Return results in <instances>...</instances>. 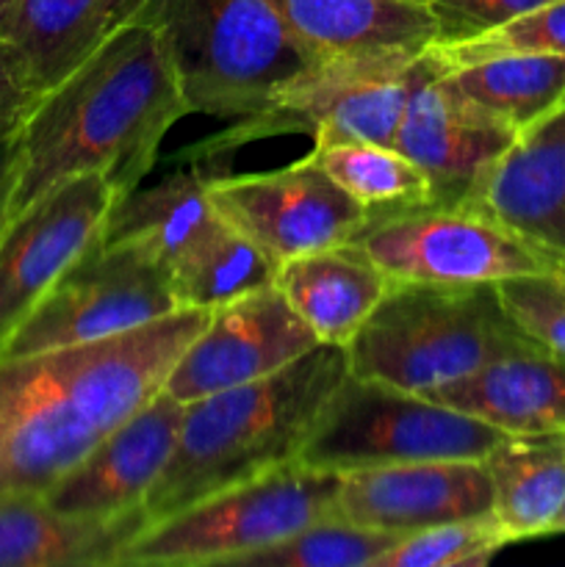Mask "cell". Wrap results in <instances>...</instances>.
Returning a JSON list of instances; mask_svg holds the SVG:
<instances>
[{
	"instance_id": "7a4b0ae2",
	"label": "cell",
	"mask_w": 565,
	"mask_h": 567,
	"mask_svg": "<svg viewBox=\"0 0 565 567\" xmlns=\"http://www.w3.org/2000/svg\"><path fill=\"white\" fill-rule=\"evenodd\" d=\"M186 114L158 31L131 22L31 105L14 136L3 221L81 175L105 177L116 199L125 197Z\"/></svg>"
},
{
	"instance_id": "484cf974",
	"label": "cell",
	"mask_w": 565,
	"mask_h": 567,
	"mask_svg": "<svg viewBox=\"0 0 565 567\" xmlns=\"http://www.w3.org/2000/svg\"><path fill=\"white\" fill-rule=\"evenodd\" d=\"M275 275V260L266 258L225 219L170 269L177 305L197 310H214L244 293L271 286Z\"/></svg>"
},
{
	"instance_id": "277c9868",
	"label": "cell",
	"mask_w": 565,
	"mask_h": 567,
	"mask_svg": "<svg viewBox=\"0 0 565 567\" xmlns=\"http://www.w3.org/2000/svg\"><path fill=\"white\" fill-rule=\"evenodd\" d=\"M343 349L352 377L430 396L496 360L543 347L515 324L496 286L391 282Z\"/></svg>"
},
{
	"instance_id": "f546056e",
	"label": "cell",
	"mask_w": 565,
	"mask_h": 567,
	"mask_svg": "<svg viewBox=\"0 0 565 567\" xmlns=\"http://www.w3.org/2000/svg\"><path fill=\"white\" fill-rule=\"evenodd\" d=\"M424 53L438 72L499 53L565 55V0L537 6L482 37L465 39V42L430 44Z\"/></svg>"
},
{
	"instance_id": "9a60e30c",
	"label": "cell",
	"mask_w": 565,
	"mask_h": 567,
	"mask_svg": "<svg viewBox=\"0 0 565 567\" xmlns=\"http://www.w3.org/2000/svg\"><path fill=\"white\" fill-rule=\"evenodd\" d=\"M493 513L485 460H424L338 474L332 515L371 529L413 535Z\"/></svg>"
},
{
	"instance_id": "d6986e66",
	"label": "cell",
	"mask_w": 565,
	"mask_h": 567,
	"mask_svg": "<svg viewBox=\"0 0 565 567\" xmlns=\"http://www.w3.org/2000/svg\"><path fill=\"white\" fill-rule=\"evenodd\" d=\"M427 399L463 410L504 435L565 432V358L548 349L513 354Z\"/></svg>"
},
{
	"instance_id": "e575fe53",
	"label": "cell",
	"mask_w": 565,
	"mask_h": 567,
	"mask_svg": "<svg viewBox=\"0 0 565 567\" xmlns=\"http://www.w3.org/2000/svg\"><path fill=\"white\" fill-rule=\"evenodd\" d=\"M17 3H20V0H0V37H3L6 25H9V20H11V14H14Z\"/></svg>"
},
{
	"instance_id": "52a82bcc",
	"label": "cell",
	"mask_w": 565,
	"mask_h": 567,
	"mask_svg": "<svg viewBox=\"0 0 565 567\" xmlns=\"http://www.w3.org/2000/svg\"><path fill=\"white\" fill-rule=\"evenodd\" d=\"M421 53L332 55L291 83L269 109L236 120L222 133L188 144L177 161L208 164L249 142L282 133H310L314 147L341 142L397 144Z\"/></svg>"
},
{
	"instance_id": "6da1fadb",
	"label": "cell",
	"mask_w": 565,
	"mask_h": 567,
	"mask_svg": "<svg viewBox=\"0 0 565 567\" xmlns=\"http://www.w3.org/2000/svg\"><path fill=\"white\" fill-rule=\"evenodd\" d=\"M210 310L75 347L0 358V498L44 496L170 377Z\"/></svg>"
},
{
	"instance_id": "d6a6232c",
	"label": "cell",
	"mask_w": 565,
	"mask_h": 567,
	"mask_svg": "<svg viewBox=\"0 0 565 567\" xmlns=\"http://www.w3.org/2000/svg\"><path fill=\"white\" fill-rule=\"evenodd\" d=\"M33 103H37V94L17 78L6 55L0 53V138L14 136L20 131Z\"/></svg>"
},
{
	"instance_id": "ffe728a7",
	"label": "cell",
	"mask_w": 565,
	"mask_h": 567,
	"mask_svg": "<svg viewBox=\"0 0 565 567\" xmlns=\"http://www.w3.org/2000/svg\"><path fill=\"white\" fill-rule=\"evenodd\" d=\"M144 526V509L78 518L42 496L0 498V567H120L122 551Z\"/></svg>"
},
{
	"instance_id": "83f0119b",
	"label": "cell",
	"mask_w": 565,
	"mask_h": 567,
	"mask_svg": "<svg viewBox=\"0 0 565 567\" xmlns=\"http://www.w3.org/2000/svg\"><path fill=\"white\" fill-rule=\"evenodd\" d=\"M402 535L325 515L266 551L253 554L242 567H374Z\"/></svg>"
},
{
	"instance_id": "ac0fdd59",
	"label": "cell",
	"mask_w": 565,
	"mask_h": 567,
	"mask_svg": "<svg viewBox=\"0 0 565 567\" xmlns=\"http://www.w3.org/2000/svg\"><path fill=\"white\" fill-rule=\"evenodd\" d=\"M150 0H20L0 37V53L33 94L81 66L116 31L142 17Z\"/></svg>"
},
{
	"instance_id": "30bf717a",
	"label": "cell",
	"mask_w": 565,
	"mask_h": 567,
	"mask_svg": "<svg viewBox=\"0 0 565 567\" xmlns=\"http://www.w3.org/2000/svg\"><path fill=\"white\" fill-rule=\"evenodd\" d=\"M183 310L170 269L138 244H92L0 343V358L103 341Z\"/></svg>"
},
{
	"instance_id": "5bb4252c",
	"label": "cell",
	"mask_w": 565,
	"mask_h": 567,
	"mask_svg": "<svg viewBox=\"0 0 565 567\" xmlns=\"http://www.w3.org/2000/svg\"><path fill=\"white\" fill-rule=\"evenodd\" d=\"M518 131L454 92L427 53L408 97L393 147L415 164L430 186V203L476 205L487 177L513 147Z\"/></svg>"
},
{
	"instance_id": "3957f363",
	"label": "cell",
	"mask_w": 565,
	"mask_h": 567,
	"mask_svg": "<svg viewBox=\"0 0 565 567\" xmlns=\"http://www.w3.org/2000/svg\"><path fill=\"white\" fill-rule=\"evenodd\" d=\"M347 374V349L319 343L277 374L183 404L175 449L144 498L147 524L294 463Z\"/></svg>"
},
{
	"instance_id": "f1b7e54d",
	"label": "cell",
	"mask_w": 565,
	"mask_h": 567,
	"mask_svg": "<svg viewBox=\"0 0 565 567\" xmlns=\"http://www.w3.org/2000/svg\"><path fill=\"white\" fill-rule=\"evenodd\" d=\"M507 546L513 543L491 513L404 535L374 567H482Z\"/></svg>"
},
{
	"instance_id": "7402d4cb",
	"label": "cell",
	"mask_w": 565,
	"mask_h": 567,
	"mask_svg": "<svg viewBox=\"0 0 565 567\" xmlns=\"http://www.w3.org/2000/svg\"><path fill=\"white\" fill-rule=\"evenodd\" d=\"M316 53H424L435 42L430 6L415 0H266Z\"/></svg>"
},
{
	"instance_id": "4316f807",
	"label": "cell",
	"mask_w": 565,
	"mask_h": 567,
	"mask_svg": "<svg viewBox=\"0 0 565 567\" xmlns=\"http://www.w3.org/2000/svg\"><path fill=\"white\" fill-rule=\"evenodd\" d=\"M308 155L369 214L430 203V186L424 175L397 147L341 142L314 147Z\"/></svg>"
},
{
	"instance_id": "8fae6325",
	"label": "cell",
	"mask_w": 565,
	"mask_h": 567,
	"mask_svg": "<svg viewBox=\"0 0 565 567\" xmlns=\"http://www.w3.org/2000/svg\"><path fill=\"white\" fill-rule=\"evenodd\" d=\"M216 214L277 266L347 244L369 210L343 192L310 155L269 172L210 175Z\"/></svg>"
},
{
	"instance_id": "ba28073f",
	"label": "cell",
	"mask_w": 565,
	"mask_h": 567,
	"mask_svg": "<svg viewBox=\"0 0 565 567\" xmlns=\"http://www.w3.org/2000/svg\"><path fill=\"white\" fill-rule=\"evenodd\" d=\"M504 432L419 393L347 374L310 430L297 463L363 471L424 460H485Z\"/></svg>"
},
{
	"instance_id": "603a6c76",
	"label": "cell",
	"mask_w": 565,
	"mask_h": 567,
	"mask_svg": "<svg viewBox=\"0 0 565 567\" xmlns=\"http://www.w3.org/2000/svg\"><path fill=\"white\" fill-rule=\"evenodd\" d=\"M208 177L203 166L188 164L153 186L133 188L116 199L100 238L105 244H138L172 269L222 221L210 203Z\"/></svg>"
},
{
	"instance_id": "d4e9b609",
	"label": "cell",
	"mask_w": 565,
	"mask_h": 567,
	"mask_svg": "<svg viewBox=\"0 0 565 567\" xmlns=\"http://www.w3.org/2000/svg\"><path fill=\"white\" fill-rule=\"evenodd\" d=\"M438 75L476 109L499 116L518 133L565 100V55L554 53H499Z\"/></svg>"
},
{
	"instance_id": "7c38bea8",
	"label": "cell",
	"mask_w": 565,
	"mask_h": 567,
	"mask_svg": "<svg viewBox=\"0 0 565 567\" xmlns=\"http://www.w3.org/2000/svg\"><path fill=\"white\" fill-rule=\"evenodd\" d=\"M114 203L105 177L81 175L0 225V343L103 236Z\"/></svg>"
},
{
	"instance_id": "74e56055",
	"label": "cell",
	"mask_w": 565,
	"mask_h": 567,
	"mask_svg": "<svg viewBox=\"0 0 565 567\" xmlns=\"http://www.w3.org/2000/svg\"><path fill=\"white\" fill-rule=\"evenodd\" d=\"M415 3H430V0H415Z\"/></svg>"
},
{
	"instance_id": "4dcf8cb0",
	"label": "cell",
	"mask_w": 565,
	"mask_h": 567,
	"mask_svg": "<svg viewBox=\"0 0 565 567\" xmlns=\"http://www.w3.org/2000/svg\"><path fill=\"white\" fill-rule=\"evenodd\" d=\"M515 324L548 352L565 358V277L557 271L510 277L496 282Z\"/></svg>"
},
{
	"instance_id": "8992f818",
	"label": "cell",
	"mask_w": 565,
	"mask_h": 567,
	"mask_svg": "<svg viewBox=\"0 0 565 567\" xmlns=\"http://www.w3.org/2000/svg\"><path fill=\"white\" fill-rule=\"evenodd\" d=\"M336 471L288 463L192 507L150 520L122 551L120 567L242 565L336 507Z\"/></svg>"
},
{
	"instance_id": "e0dca14e",
	"label": "cell",
	"mask_w": 565,
	"mask_h": 567,
	"mask_svg": "<svg viewBox=\"0 0 565 567\" xmlns=\"http://www.w3.org/2000/svg\"><path fill=\"white\" fill-rule=\"evenodd\" d=\"M476 208L548 260L565 258V100L515 136Z\"/></svg>"
},
{
	"instance_id": "4fadbf2b",
	"label": "cell",
	"mask_w": 565,
	"mask_h": 567,
	"mask_svg": "<svg viewBox=\"0 0 565 567\" xmlns=\"http://www.w3.org/2000/svg\"><path fill=\"white\" fill-rule=\"evenodd\" d=\"M314 347L319 338L271 282L210 310L203 330L172 365L164 391L181 404L197 402L277 374Z\"/></svg>"
},
{
	"instance_id": "5b68a950",
	"label": "cell",
	"mask_w": 565,
	"mask_h": 567,
	"mask_svg": "<svg viewBox=\"0 0 565 567\" xmlns=\"http://www.w3.org/2000/svg\"><path fill=\"white\" fill-rule=\"evenodd\" d=\"M138 20L158 31L188 114H258L327 59L266 0H150Z\"/></svg>"
},
{
	"instance_id": "d590c367",
	"label": "cell",
	"mask_w": 565,
	"mask_h": 567,
	"mask_svg": "<svg viewBox=\"0 0 565 567\" xmlns=\"http://www.w3.org/2000/svg\"><path fill=\"white\" fill-rule=\"evenodd\" d=\"M554 535H565V507H563V513H559L557 524H554Z\"/></svg>"
},
{
	"instance_id": "836d02e7",
	"label": "cell",
	"mask_w": 565,
	"mask_h": 567,
	"mask_svg": "<svg viewBox=\"0 0 565 567\" xmlns=\"http://www.w3.org/2000/svg\"><path fill=\"white\" fill-rule=\"evenodd\" d=\"M14 136L0 138V225H3L6 197H9L11 186V169H14Z\"/></svg>"
},
{
	"instance_id": "9c48e42d",
	"label": "cell",
	"mask_w": 565,
	"mask_h": 567,
	"mask_svg": "<svg viewBox=\"0 0 565 567\" xmlns=\"http://www.w3.org/2000/svg\"><path fill=\"white\" fill-rule=\"evenodd\" d=\"M347 244L369 255L391 282L496 286L552 271V260L476 205L421 203L369 214Z\"/></svg>"
},
{
	"instance_id": "cb8c5ba5",
	"label": "cell",
	"mask_w": 565,
	"mask_h": 567,
	"mask_svg": "<svg viewBox=\"0 0 565 567\" xmlns=\"http://www.w3.org/2000/svg\"><path fill=\"white\" fill-rule=\"evenodd\" d=\"M493 518L510 543L554 535L565 507V432L504 435L485 457Z\"/></svg>"
},
{
	"instance_id": "44dd1931",
	"label": "cell",
	"mask_w": 565,
	"mask_h": 567,
	"mask_svg": "<svg viewBox=\"0 0 565 567\" xmlns=\"http://www.w3.org/2000/svg\"><path fill=\"white\" fill-rule=\"evenodd\" d=\"M275 286L319 343L347 347L391 288V277L352 244L277 266Z\"/></svg>"
},
{
	"instance_id": "8d00e7d4",
	"label": "cell",
	"mask_w": 565,
	"mask_h": 567,
	"mask_svg": "<svg viewBox=\"0 0 565 567\" xmlns=\"http://www.w3.org/2000/svg\"><path fill=\"white\" fill-rule=\"evenodd\" d=\"M552 269L557 271L559 277H565V258H554V260H552Z\"/></svg>"
},
{
	"instance_id": "2e32d148",
	"label": "cell",
	"mask_w": 565,
	"mask_h": 567,
	"mask_svg": "<svg viewBox=\"0 0 565 567\" xmlns=\"http://www.w3.org/2000/svg\"><path fill=\"white\" fill-rule=\"evenodd\" d=\"M181 419L183 404L172 393L158 391L42 498L59 513L78 518H120L144 509V498L175 449Z\"/></svg>"
},
{
	"instance_id": "1f68e13d",
	"label": "cell",
	"mask_w": 565,
	"mask_h": 567,
	"mask_svg": "<svg viewBox=\"0 0 565 567\" xmlns=\"http://www.w3.org/2000/svg\"><path fill=\"white\" fill-rule=\"evenodd\" d=\"M552 0H430V14L435 20V42L454 44L482 37L526 11Z\"/></svg>"
}]
</instances>
